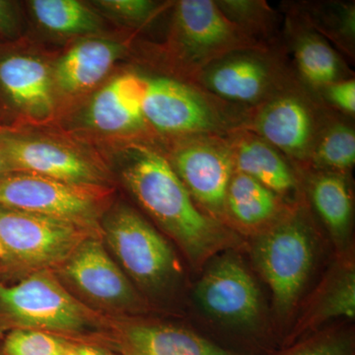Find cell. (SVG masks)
Returning a JSON list of instances; mask_svg holds the SVG:
<instances>
[{
    "instance_id": "obj_1",
    "label": "cell",
    "mask_w": 355,
    "mask_h": 355,
    "mask_svg": "<svg viewBox=\"0 0 355 355\" xmlns=\"http://www.w3.org/2000/svg\"><path fill=\"white\" fill-rule=\"evenodd\" d=\"M121 175L142 209L179 245L193 268H202L241 244L233 229L200 209L169 160L155 149L128 147Z\"/></svg>"
},
{
    "instance_id": "obj_2",
    "label": "cell",
    "mask_w": 355,
    "mask_h": 355,
    "mask_svg": "<svg viewBox=\"0 0 355 355\" xmlns=\"http://www.w3.org/2000/svg\"><path fill=\"white\" fill-rule=\"evenodd\" d=\"M319 236L303 200L254 236L252 261L272 293L275 316L286 321L295 312L316 266Z\"/></svg>"
},
{
    "instance_id": "obj_3",
    "label": "cell",
    "mask_w": 355,
    "mask_h": 355,
    "mask_svg": "<svg viewBox=\"0 0 355 355\" xmlns=\"http://www.w3.org/2000/svg\"><path fill=\"white\" fill-rule=\"evenodd\" d=\"M144 118L157 132L181 137L226 135L244 128L249 112L229 104L198 86L169 77H146Z\"/></svg>"
},
{
    "instance_id": "obj_4",
    "label": "cell",
    "mask_w": 355,
    "mask_h": 355,
    "mask_svg": "<svg viewBox=\"0 0 355 355\" xmlns=\"http://www.w3.org/2000/svg\"><path fill=\"white\" fill-rule=\"evenodd\" d=\"M170 46L184 71L195 79L205 67L229 53L270 49L252 39L211 0L178 2Z\"/></svg>"
},
{
    "instance_id": "obj_5",
    "label": "cell",
    "mask_w": 355,
    "mask_h": 355,
    "mask_svg": "<svg viewBox=\"0 0 355 355\" xmlns=\"http://www.w3.org/2000/svg\"><path fill=\"white\" fill-rule=\"evenodd\" d=\"M104 234L125 272L144 291L160 293L181 277L179 260L169 243L130 207L121 205L109 214Z\"/></svg>"
},
{
    "instance_id": "obj_6",
    "label": "cell",
    "mask_w": 355,
    "mask_h": 355,
    "mask_svg": "<svg viewBox=\"0 0 355 355\" xmlns=\"http://www.w3.org/2000/svg\"><path fill=\"white\" fill-rule=\"evenodd\" d=\"M295 80L249 112L245 130L306 167L329 116Z\"/></svg>"
},
{
    "instance_id": "obj_7",
    "label": "cell",
    "mask_w": 355,
    "mask_h": 355,
    "mask_svg": "<svg viewBox=\"0 0 355 355\" xmlns=\"http://www.w3.org/2000/svg\"><path fill=\"white\" fill-rule=\"evenodd\" d=\"M272 51L257 49L229 53L205 67L196 81L222 101L256 108L295 80Z\"/></svg>"
},
{
    "instance_id": "obj_8",
    "label": "cell",
    "mask_w": 355,
    "mask_h": 355,
    "mask_svg": "<svg viewBox=\"0 0 355 355\" xmlns=\"http://www.w3.org/2000/svg\"><path fill=\"white\" fill-rule=\"evenodd\" d=\"M195 287L196 302L207 317L241 330H254L263 316L260 289L233 250L212 258Z\"/></svg>"
},
{
    "instance_id": "obj_9",
    "label": "cell",
    "mask_w": 355,
    "mask_h": 355,
    "mask_svg": "<svg viewBox=\"0 0 355 355\" xmlns=\"http://www.w3.org/2000/svg\"><path fill=\"white\" fill-rule=\"evenodd\" d=\"M100 186H80L20 173L0 176V207L74 222L88 229L96 226Z\"/></svg>"
},
{
    "instance_id": "obj_10",
    "label": "cell",
    "mask_w": 355,
    "mask_h": 355,
    "mask_svg": "<svg viewBox=\"0 0 355 355\" xmlns=\"http://www.w3.org/2000/svg\"><path fill=\"white\" fill-rule=\"evenodd\" d=\"M169 162L200 209L225 224L226 193L235 173L227 135L184 137Z\"/></svg>"
},
{
    "instance_id": "obj_11",
    "label": "cell",
    "mask_w": 355,
    "mask_h": 355,
    "mask_svg": "<svg viewBox=\"0 0 355 355\" xmlns=\"http://www.w3.org/2000/svg\"><path fill=\"white\" fill-rule=\"evenodd\" d=\"M0 305L18 324L40 331L72 333L87 326L83 306L46 272H37L18 284H0Z\"/></svg>"
},
{
    "instance_id": "obj_12",
    "label": "cell",
    "mask_w": 355,
    "mask_h": 355,
    "mask_svg": "<svg viewBox=\"0 0 355 355\" xmlns=\"http://www.w3.org/2000/svg\"><path fill=\"white\" fill-rule=\"evenodd\" d=\"M91 229L53 217L0 207V242L7 254L32 266L62 263Z\"/></svg>"
},
{
    "instance_id": "obj_13",
    "label": "cell",
    "mask_w": 355,
    "mask_h": 355,
    "mask_svg": "<svg viewBox=\"0 0 355 355\" xmlns=\"http://www.w3.org/2000/svg\"><path fill=\"white\" fill-rule=\"evenodd\" d=\"M0 153L11 170L80 186H99L102 181L99 170L90 161L48 140L1 137Z\"/></svg>"
},
{
    "instance_id": "obj_14",
    "label": "cell",
    "mask_w": 355,
    "mask_h": 355,
    "mask_svg": "<svg viewBox=\"0 0 355 355\" xmlns=\"http://www.w3.org/2000/svg\"><path fill=\"white\" fill-rule=\"evenodd\" d=\"M62 263L65 277L96 302L116 308L139 305V296L127 275L92 236L83 240Z\"/></svg>"
},
{
    "instance_id": "obj_15",
    "label": "cell",
    "mask_w": 355,
    "mask_h": 355,
    "mask_svg": "<svg viewBox=\"0 0 355 355\" xmlns=\"http://www.w3.org/2000/svg\"><path fill=\"white\" fill-rule=\"evenodd\" d=\"M235 172L253 178L284 202H300V179L288 159L265 139L245 128L228 133Z\"/></svg>"
},
{
    "instance_id": "obj_16",
    "label": "cell",
    "mask_w": 355,
    "mask_h": 355,
    "mask_svg": "<svg viewBox=\"0 0 355 355\" xmlns=\"http://www.w3.org/2000/svg\"><path fill=\"white\" fill-rule=\"evenodd\" d=\"M355 318V266L352 254L338 256L284 340V347L333 320Z\"/></svg>"
},
{
    "instance_id": "obj_17",
    "label": "cell",
    "mask_w": 355,
    "mask_h": 355,
    "mask_svg": "<svg viewBox=\"0 0 355 355\" xmlns=\"http://www.w3.org/2000/svg\"><path fill=\"white\" fill-rule=\"evenodd\" d=\"M307 193L311 205L328 231L338 256L352 254L354 195L347 174L317 171L310 175Z\"/></svg>"
},
{
    "instance_id": "obj_18",
    "label": "cell",
    "mask_w": 355,
    "mask_h": 355,
    "mask_svg": "<svg viewBox=\"0 0 355 355\" xmlns=\"http://www.w3.org/2000/svg\"><path fill=\"white\" fill-rule=\"evenodd\" d=\"M146 93V77L135 73L116 77L91 102L89 123L107 133L137 130L146 123L142 112Z\"/></svg>"
},
{
    "instance_id": "obj_19",
    "label": "cell",
    "mask_w": 355,
    "mask_h": 355,
    "mask_svg": "<svg viewBox=\"0 0 355 355\" xmlns=\"http://www.w3.org/2000/svg\"><path fill=\"white\" fill-rule=\"evenodd\" d=\"M291 205L253 178L235 172L226 193L225 224L235 232L254 236L279 220Z\"/></svg>"
},
{
    "instance_id": "obj_20",
    "label": "cell",
    "mask_w": 355,
    "mask_h": 355,
    "mask_svg": "<svg viewBox=\"0 0 355 355\" xmlns=\"http://www.w3.org/2000/svg\"><path fill=\"white\" fill-rule=\"evenodd\" d=\"M121 343L125 355H243L171 324H128Z\"/></svg>"
},
{
    "instance_id": "obj_21",
    "label": "cell",
    "mask_w": 355,
    "mask_h": 355,
    "mask_svg": "<svg viewBox=\"0 0 355 355\" xmlns=\"http://www.w3.org/2000/svg\"><path fill=\"white\" fill-rule=\"evenodd\" d=\"M0 85L25 113L44 118L53 112L50 72L38 58L21 55L3 58L0 62Z\"/></svg>"
},
{
    "instance_id": "obj_22",
    "label": "cell",
    "mask_w": 355,
    "mask_h": 355,
    "mask_svg": "<svg viewBox=\"0 0 355 355\" xmlns=\"http://www.w3.org/2000/svg\"><path fill=\"white\" fill-rule=\"evenodd\" d=\"M123 51V44L107 40L81 42L58 62L55 80L65 93L84 92L106 76Z\"/></svg>"
},
{
    "instance_id": "obj_23",
    "label": "cell",
    "mask_w": 355,
    "mask_h": 355,
    "mask_svg": "<svg viewBox=\"0 0 355 355\" xmlns=\"http://www.w3.org/2000/svg\"><path fill=\"white\" fill-rule=\"evenodd\" d=\"M294 58L301 77L312 87L324 89L345 79L342 58L320 33L305 30L295 34Z\"/></svg>"
},
{
    "instance_id": "obj_24",
    "label": "cell",
    "mask_w": 355,
    "mask_h": 355,
    "mask_svg": "<svg viewBox=\"0 0 355 355\" xmlns=\"http://www.w3.org/2000/svg\"><path fill=\"white\" fill-rule=\"evenodd\" d=\"M355 163V132L349 123L328 118L311 153L309 167L347 174Z\"/></svg>"
},
{
    "instance_id": "obj_25",
    "label": "cell",
    "mask_w": 355,
    "mask_h": 355,
    "mask_svg": "<svg viewBox=\"0 0 355 355\" xmlns=\"http://www.w3.org/2000/svg\"><path fill=\"white\" fill-rule=\"evenodd\" d=\"M30 6L40 24L50 31L86 34L101 29L100 18L76 0H34Z\"/></svg>"
},
{
    "instance_id": "obj_26",
    "label": "cell",
    "mask_w": 355,
    "mask_h": 355,
    "mask_svg": "<svg viewBox=\"0 0 355 355\" xmlns=\"http://www.w3.org/2000/svg\"><path fill=\"white\" fill-rule=\"evenodd\" d=\"M277 355H355L354 331L345 324L320 329L286 345Z\"/></svg>"
},
{
    "instance_id": "obj_27",
    "label": "cell",
    "mask_w": 355,
    "mask_h": 355,
    "mask_svg": "<svg viewBox=\"0 0 355 355\" xmlns=\"http://www.w3.org/2000/svg\"><path fill=\"white\" fill-rule=\"evenodd\" d=\"M216 3L229 19L259 44H263L260 37H266L272 31L275 14L266 2L225 0Z\"/></svg>"
},
{
    "instance_id": "obj_28",
    "label": "cell",
    "mask_w": 355,
    "mask_h": 355,
    "mask_svg": "<svg viewBox=\"0 0 355 355\" xmlns=\"http://www.w3.org/2000/svg\"><path fill=\"white\" fill-rule=\"evenodd\" d=\"M69 347L64 340L46 331L24 329L7 336L4 352L6 355H64Z\"/></svg>"
},
{
    "instance_id": "obj_29",
    "label": "cell",
    "mask_w": 355,
    "mask_h": 355,
    "mask_svg": "<svg viewBox=\"0 0 355 355\" xmlns=\"http://www.w3.org/2000/svg\"><path fill=\"white\" fill-rule=\"evenodd\" d=\"M104 10L132 23H144L157 9V4L148 0H102L95 2Z\"/></svg>"
},
{
    "instance_id": "obj_30",
    "label": "cell",
    "mask_w": 355,
    "mask_h": 355,
    "mask_svg": "<svg viewBox=\"0 0 355 355\" xmlns=\"http://www.w3.org/2000/svg\"><path fill=\"white\" fill-rule=\"evenodd\" d=\"M326 98L335 108L343 113L354 116L355 81L354 78H345L324 88Z\"/></svg>"
},
{
    "instance_id": "obj_31",
    "label": "cell",
    "mask_w": 355,
    "mask_h": 355,
    "mask_svg": "<svg viewBox=\"0 0 355 355\" xmlns=\"http://www.w3.org/2000/svg\"><path fill=\"white\" fill-rule=\"evenodd\" d=\"M18 14L11 1L0 0V35L12 38L18 33Z\"/></svg>"
},
{
    "instance_id": "obj_32",
    "label": "cell",
    "mask_w": 355,
    "mask_h": 355,
    "mask_svg": "<svg viewBox=\"0 0 355 355\" xmlns=\"http://www.w3.org/2000/svg\"><path fill=\"white\" fill-rule=\"evenodd\" d=\"M76 349L79 355H108L101 352L100 349H95V347H87V345L76 347Z\"/></svg>"
},
{
    "instance_id": "obj_33",
    "label": "cell",
    "mask_w": 355,
    "mask_h": 355,
    "mask_svg": "<svg viewBox=\"0 0 355 355\" xmlns=\"http://www.w3.org/2000/svg\"><path fill=\"white\" fill-rule=\"evenodd\" d=\"M11 171V168L7 164L6 159L0 153V176H3L6 173Z\"/></svg>"
},
{
    "instance_id": "obj_34",
    "label": "cell",
    "mask_w": 355,
    "mask_h": 355,
    "mask_svg": "<svg viewBox=\"0 0 355 355\" xmlns=\"http://www.w3.org/2000/svg\"><path fill=\"white\" fill-rule=\"evenodd\" d=\"M64 355H79L76 347H69V349L64 352Z\"/></svg>"
},
{
    "instance_id": "obj_35",
    "label": "cell",
    "mask_w": 355,
    "mask_h": 355,
    "mask_svg": "<svg viewBox=\"0 0 355 355\" xmlns=\"http://www.w3.org/2000/svg\"><path fill=\"white\" fill-rule=\"evenodd\" d=\"M7 253L6 249H4L3 245L0 242V258H3L4 256H6Z\"/></svg>"
}]
</instances>
